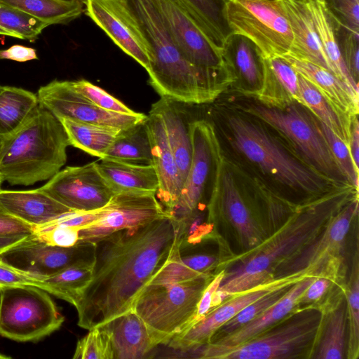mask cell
<instances>
[{"label": "cell", "mask_w": 359, "mask_h": 359, "mask_svg": "<svg viewBox=\"0 0 359 359\" xmlns=\"http://www.w3.org/2000/svg\"><path fill=\"white\" fill-rule=\"evenodd\" d=\"M171 216L123 229L95 242L92 278L75 306L77 325L90 330L133 308L175 243Z\"/></svg>", "instance_id": "1"}, {"label": "cell", "mask_w": 359, "mask_h": 359, "mask_svg": "<svg viewBox=\"0 0 359 359\" xmlns=\"http://www.w3.org/2000/svg\"><path fill=\"white\" fill-rule=\"evenodd\" d=\"M355 190L346 184L297 208L262 243L237 257L230 269L224 268V275L214 296L212 306L273 280L276 268L311 243L330 219L358 194Z\"/></svg>", "instance_id": "2"}, {"label": "cell", "mask_w": 359, "mask_h": 359, "mask_svg": "<svg viewBox=\"0 0 359 359\" xmlns=\"http://www.w3.org/2000/svg\"><path fill=\"white\" fill-rule=\"evenodd\" d=\"M135 21L149 48V83L161 97L202 104L219 94L221 70L190 63L174 40L154 0H119Z\"/></svg>", "instance_id": "3"}, {"label": "cell", "mask_w": 359, "mask_h": 359, "mask_svg": "<svg viewBox=\"0 0 359 359\" xmlns=\"http://www.w3.org/2000/svg\"><path fill=\"white\" fill-rule=\"evenodd\" d=\"M69 145L60 121L39 103L17 129L0 137V175L11 185L48 180L65 165Z\"/></svg>", "instance_id": "4"}, {"label": "cell", "mask_w": 359, "mask_h": 359, "mask_svg": "<svg viewBox=\"0 0 359 359\" xmlns=\"http://www.w3.org/2000/svg\"><path fill=\"white\" fill-rule=\"evenodd\" d=\"M299 309L241 344L223 347L207 343L187 353L203 359L310 358L324 312L313 305Z\"/></svg>", "instance_id": "5"}, {"label": "cell", "mask_w": 359, "mask_h": 359, "mask_svg": "<svg viewBox=\"0 0 359 359\" xmlns=\"http://www.w3.org/2000/svg\"><path fill=\"white\" fill-rule=\"evenodd\" d=\"M228 126L236 150L280 183L313 195L329 190L332 181L289 154L259 126L234 116Z\"/></svg>", "instance_id": "6"}, {"label": "cell", "mask_w": 359, "mask_h": 359, "mask_svg": "<svg viewBox=\"0 0 359 359\" xmlns=\"http://www.w3.org/2000/svg\"><path fill=\"white\" fill-rule=\"evenodd\" d=\"M213 276L145 287L132 310L145 323L157 346L166 345L191 325L203 291Z\"/></svg>", "instance_id": "7"}, {"label": "cell", "mask_w": 359, "mask_h": 359, "mask_svg": "<svg viewBox=\"0 0 359 359\" xmlns=\"http://www.w3.org/2000/svg\"><path fill=\"white\" fill-rule=\"evenodd\" d=\"M215 189L208 205V222L213 234L224 237L228 232L241 252L248 253L262 243L273 231L267 221L252 210L242 196L233 175L219 161Z\"/></svg>", "instance_id": "8"}, {"label": "cell", "mask_w": 359, "mask_h": 359, "mask_svg": "<svg viewBox=\"0 0 359 359\" xmlns=\"http://www.w3.org/2000/svg\"><path fill=\"white\" fill-rule=\"evenodd\" d=\"M65 317L46 291L34 285L0 287V335L35 342L57 330Z\"/></svg>", "instance_id": "9"}, {"label": "cell", "mask_w": 359, "mask_h": 359, "mask_svg": "<svg viewBox=\"0 0 359 359\" xmlns=\"http://www.w3.org/2000/svg\"><path fill=\"white\" fill-rule=\"evenodd\" d=\"M244 110L292 141L316 171L333 182H347L318 122L294 103L284 108L255 104Z\"/></svg>", "instance_id": "10"}, {"label": "cell", "mask_w": 359, "mask_h": 359, "mask_svg": "<svg viewBox=\"0 0 359 359\" xmlns=\"http://www.w3.org/2000/svg\"><path fill=\"white\" fill-rule=\"evenodd\" d=\"M228 24L252 41L263 58L289 53L292 35L282 0H228Z\"/></svg>", "instance_id": "11"}, {"label": "cell", "mask_w": 359, "mask_h": 359, "mask_svg": "<svg viewBox=\"0 0 359 359\" xmlns=\"http://www.w3.org/2000/svg\"><path fill=\"white\" fill-rule=\"evenodd\" d=\"M358 213L356 194L326 224L323 231L297 255L280 264L273 279L290 276L330 275L331 264H338L348 233Z\"/></svg>", "instance_id": "12"}, {"label": "cell", "mask_w": 359, "mask_h": 359, "mask_svg": "<svg viewBox=\"0 0 359 359\" xmlns=\"http://www.w3.org/2000/svg\"><path fill=\"white\" fill-rule=\"evenodd\" d=\"M95 243L79 241L71 247L48 245L34 233L0 255V260L20 270L46 277L76 265L93 266Z\"/></svg>", "instance_id": "13"}, {"label": "cell", "mask_w": 359, "mask_h": 359, "mask_svg": "<svg viewBox=\"0 0 359 359\" xmlns=\"http://www.w3.org/2000/svg\"><path fill=\"white\" fill-rule=\"evenodd\" d=\"M168 216L170 215L165 212L155 192L116 193L99 210L97 219L79 230V241L95 243L116 231L144 225Z\"/></svg>", "instance_id": "14"}, {"label": "cell", "mask_w": 359, "mask_h": 359, "mask_svg": "<svg viewBox=\"0 0 359 359\" xmlns=\"http://www.w3.org/2000/svg\"><path fill=\"white\" fill-rule=\"evenodd\" d=\"M36 95L39 104L57 118L66 117L126 130L147 118V115L139 112L124 114L103 109L79 92L71 81L53 80L40 87Z\"/></svg>", "instance_id": "15"}, {"label": "cell", "mask_w": 359, "mask_h": 359, "mask_svg": "<svg viewBox=\"0 0 359 359\" xmlns=\"http://www.w3.org/2000/svg\"><path fill=\"white\" fill-rule=\"evenodd\" d=\"M39 189L73 211L99 210L116 194L95 162L67 166Z\"/></svg>", "instance_id": "16"}, {"label": "cell", "mask_w": 359, "mask_h": 359, "mask_svg": "<svg viewBox=\"0 0 359 359\" xmlns=\"http://www.w3.org/2000/svg\"><path fill=\"white\" fill-rule=\"evenodd\" d=\"M304 276H290L273 280L252 290L230 297L213 307L184 331L173 337L166 345L175 351L186 353L197 346L208 343L218 328L232 319L246 306L272 290L285 283L297 281Z\"/></svg>", "instance_id": "17"}, {"label": "cell", "mask_w": 359, "mask_h": 359, "mask_svg": "<svg viewBox=\"0 0 359 359\" xmlns=\"http://www.w3.org/2000/svg\"><path fill=\"white\" fill-rule=\"evenodd\" d=\"M178 48L194 66L225 69L221 50L203 33L179 0H154Z\"/></svg>", "instance_id": "18"}, {"label": "cell", "mask_w": 359, "mask_h": 359, "mask_svg": "<svg viewBox=\"0 0 359 359\" xmlns=\"http://www.w3.org/2000/svg\"><path fill=\"white\" fill-rule=\"evenodd\" d=\"M192 143V158L189 173L178 202L171 217L180 219L202 206L205 187L213 161L218 154L213 129L205 121L189 123Z\"/></svg>", "instance_id": "19"}, {"label": "cell", "mask_w": 359, "mask_h": 359, "mask_svg": "<svg viewBox=\"0 0 359 359\" xmlns=\"http://www.w3.org/2000/svg\"><path fill=\"white\" fill-rule=\"evenodd\" d=\"M86 14L125 53L147 72L149 48L135 21L119 0H83Z\"/></svg>", "instance_id": "20"}, {"label": "cell", "mask_w": 359, "mask_h": 359, "mask_svg": "<svg viewBox=\"0 0 359 359\" xmlns=\"http://www.w3.org/2000/svg\"><path fill=\"white\" fill-rule=\"evenodd\" d=\"M150 140L153 165L158 187L156 197L165 212L171 216L182 189V182L173 156L161 116L151 108L145 121Z\"/></svg>", "instance_id": "21"}, {"label": "cell", "mask_w": 359, "mask_h": 359, "mask_svg": "<svg viewBox=\"0 0 359 359\" xmlns=\"http://www.w3.org/2000/svg\"><path fill=\"white\" fill-rule=\"evenodd\" d=\"M98 327L108 338L113 359L143 358L157 346L145 323L132 309Z\"/></svg>", "instance_id": "22"}, {"label": "cell", "mask_w": 359, "mask_h": 359, "mask_svg": "<svg viewBox=\"0 0 359 359\" xmlns=\"http://www.w3.org/2000/svg\"><path fill=\"white\" fill-rule=\"evenodd\" d=\"M285 58L296 72L313 84L333 109L349 121L358 114V94L330 71L289 54Z\"/></svg>", "instance_id": "23"}, {"label": "cell", "mask_w": 359, "mask_h": 359, "mask_svg": "<svg viewBox=\"0 0 359 359\" xmlns=\"http://www.w3.org/2000/svg\"><path fill=\"white\" fill-rule=\"evenodd\" d=\"M0 208L33 227L73 211L39 188L25 191L0 189Z\"/></svg>", "instance_id": "24"}, {"label": "cell", "mask_w": 359, "mask_h": 359, "mask_svg": "<svg viewBox=\"0 0 359 359\" xmlns=\"http://www.w3.org/2000/svg\"><path fill=\"white\" fill-rule=\"evenodd\" d=\"M282 1L292 35L291 48L287 54L331 72L329 62L318 37L311 15L304 0H282Z\"/></svg>", "instance_id": "25"}, {"label": "cell", "mask_w": 359, "mask_h": 359, "mask_svg": "<svg viewBox=\"0 0 359 359\" xmlns=\"http://www.w3.org/2000/svg\"><path fill=\"white\" fill-rule=\"evenodd\" d=\"M316 276L306 275L295 282L287 292L276 304L235 332L209 344L219 346H233L257 336L279 322L294 311L308 286ZM207 344V343H206Z\"/></svg>", "instance_id": "26"}, {"label": "cell", "mask_w": 359, "mask_h": 359, "mask_svg": "<svg viewBox=\"0 0 359 359\" xmlns=\"http://www.w3.org/2000/svg\"><path fill=\"white\" fill-rule=\"evenodd\" d=\"M262 104L278 108L299 103L298 74L283 57L263 58V77L252 91Z\"/></svg>", "instance_id": "27"}, {"label": "cell", "mask_w": 359, "mask_h": 359, "mask_svg": "<svg viewBox=\"0 0 359 359\" xmlns=\"http://www.w3.org/2000/svg\"><path fill=\"white\" fill-rule=\"evenodd\" d=\"M221 54L233 81L243 83L255 90L260 88L263 77V57L252 41L242 34L233 32L226 39Z\"/></svg>", "instance_id": "28"}, {"label": "cell", "mask_w": 359, "mask_h": 359, "mask_svg": "<svg viewBox=\"0 0 359 359\" xmlns=\"http://www.w3.org/2000/svg\"><path fill=\"white\" fill-rule=\"evenodd\" d=\"M177 102L161 97L154 103L151 109L161 116L169 144L175 158L180 179L184 185L189 173L192 158V143L185 112Z\"/></svg>", "instance_id": "29"}, {"label": "cell", "mask_w": 359, "mask_h": 359, "mask_svg": "<svg viewBox=\"0 0 359 359\" xmlns=\"http://www.w3.org/2000/svg\"><path fill=\"white\" fill-rule=\"evenodd\" d=\"M312 17L322 48L331 72L358 94V83L350 74L339 52L337 43V20L327 8L324 0H304Z\"/></svg>", "instance_id": "30"}, {"label": "cell", "mask_w": 359, "mask_h": 359, "mask_svg": "<svg viewBox=\"0 0 359 359\" xmlns=\"http://www.w3.org/2000/svg\"><path fill=\"white\" fill-rule=\"evenodd\" d=\"M348 320L345 295L326 314L311 359H347Z\"/></svg>", "instance_id": "31"}, {"label": "cell", "mask_w": 359, "mask_h": 359, "mask_svg": "<svg viewBox=\"0 0 359 359\" xmlns=\"http://www.w3.org/2000/svg\"><path fill=\"white\" fill-rule=\"evenodd\" d=\"M95 163L115 193L157 191L158 181L153 165H136L107 158H100Z\"/></svg>", "instance_id": "32"}, {"label": "cell", "mask_w": 359, "mask_h": 359, "mask_svg": "<svg viewBox=\"0 0 359 359\" xmlns=\"http://www.w3.org/2000/svg\"><path fill=\"white\" fill-rule=\"evenodd\" d=\"M175 246V245H174ZM219 257L205 252H180L173 248L165 265L153 276L148 285L175 283L212 275Z\"/></svg>", "instance_id": "33"}, {"label": "cell", "mask_w": 359, "mask_h": 359, "mask_svg": "<svg viewBox=\"0 0 359 359\" xmlns=\"http://www.w3.org/2000/svg\"><path fill=\"white\" fill-rule=\"evenodd\" d=\"M210 41L221 50L227 37L233 33L226 16L228 0H179Z\"/></svg>", "instance_id": "34"}, {"label": "cell", "mask_w": 359, "mask_h": 359, "mask_svg": "<svg viewBox=\"0 0 359 359\" xmlns=\"http://www.w3.org/2000/svg\"><path fill=\"white\" fill-rule=\"evenodd\" d=\"M57 119L65 130L70 145L99 158L105 156L120 132L123 130L66 117Z\"/></svg>", "instance_id": "35"}, {"label": "cell", "mask_w": 359, "mask_h": 359, "mask_svg": "<svg viewBox=\"0 0 359 359\" xmlns=\"http://www.w3.org/2000/svg\"><path fill=\"white\" fill-rule=\"evenodd\" d=\"M103 158L136 165H153L145 121L121 130Z\"/></svg>", "instance_id": "36"}, {"label": "cell", "mask_w": 359, "mask_h": 359, "mask_svg": "<svg viewBox=\"0 0 359 359\" xmlns=\"http://www.w3.org/2000/svg\"><path fill=\"white\" fill-rule=\"evenodd\" d=\"M299 104L309 109L337 137L349 144L351 122L341 116L328 103L318 89L298 74Z\"/></svg>", "instance_id": "37"}, {"label": "cell", "mask_w": 359, "mask_h": 359, "mask_svg": "<svg viewBox=\"0 0 359 359\" xmlns=\"http://www.w3.org/2000/svg\"><path fill=\"white\" fill-rule=\"evenodd\" d=\"M48 25L66 24L83 12L81 0H0Z\"/></svg>", "instance_id": "38"}, {"label": "cell", "mask_w": 359, "mask_h": 359, "mask_svg": "<svg viewBox=\"0 0 359 359\" xmlns=\"http://www.w3.org/2000/svg\"><path fill=\"white\" fill-rule=\"evenodd\" d=\"M39 105L36 94L14 86L0 89V137L17 129Z\"/></svg>", "instance_id": "39"}, {"label": "cell", "mask_w": 359, "mask_h": 359, "mask_svg": "<svg viewBox=\"0 0 359 359\" xmlns=\"http://www.w3.org/2000/svg\"><path fill=\"white\" fill-rule=\"evenodd\" d=\"M93 266L76 265L66 268L43 277L37 287L75 307L90 282Z\"/></svg>", "instance_id": "40"}, {"label": "cell", "mask_w": 359, "mask_h": 359, "mask_svg": "<svg viewBox=\"0 0 359 359\" xmlns=\"http://www.w3.org/2000/svg\"><path fill=\"white\" fill-rule=\"evenodd\" d=\"M344 295L347 304L348 320L347 358L357 359L359 355V252L358 239Z\"/></svg>", "instance_id": "41"}, {"label": "cell", "mask_w": 359, "mask_h": 359, "mask_svg": "<svg viewBox=\"0 0 359 359\" xmlns=\"http://www.w3.org/2000/svg\"><path fill=\"white\" fill-rule=\"evenodd\" d=\"M48 24L0 2V34L34 41Z\"/></svg>", "instance_id": "42"}, {"label": "cell", "mask_w": 359, "mask_h": 359, "mask_svg": "<svg viewBox=\"0 0 359 359\" xmlns=\"http://www.w3.org/2000/svg\"><path fill=\"white\" fill-rule=\"evenodd\" d=\"M295 282L282 285L246 306L232 319L218 328L211 336L208 342L214 341L235 332L257 318L279 301Z\"/></svg>", "instance_id": "43"}, {"label": "cell", "mask_w": 359, "mask_h": 359, "mask_svg": "<svg viewBox=\"0 0 359 359\" xmlns=\"http://www.w3.org/2000/svg\"><path fill=\"white\" fill-rule=\"evenodd\" d=\"M318 123L347 183L358 190L359 170L354 165L348 144L337 137L324 123L320 121H318Z\"/></svg>", "instance_id": "44"}, {"label": "cell", "mask_w": 359, "mask_h": 359, "mask_svg": "<svg viewBox=\"0 0 359 359\" xmlns=\"http://www.w3.org/2000/svg\"><path fill=\"white\" fill-rule=\"evenodd\" d=\"M336 33L341 57L350 74L358 83L359 31L344 26L337 20Z\"/></svg>", "instance_id": "45"}, {"label": "cell", "mask_w": 359, "mask_h": 359, "mask_svg": "<svg viewBox=\"0 0 359 359\" xmlns=\"http://www.w3.org/2000/svg\"><path fill=\"white\" fill-rule=\"evenodd\" d=\"M80 339L76 344L74 359H113L108 338L96 327Z\"/></svg>", "instance_id": "46"}, {"label": "cell", "mask_w": 359, "mask_h": 359, "mask_svg": "<svg viewBox=\"0 0 359 359\" xmlns=\"http://www.w3.org/2000/svg\"><path fill=\"white\" fill-rule=\"evenodd\" d=\"M71 81L79 92L103 109L124 114H133L136 112L100 87L86 79Z\"/></svg>", "instance_id": "47"}, {"label": "cell", "mask_w": 359, "mask_h": 359, "mask_svg": "<svg viewBox=\"0 0 359 359\" xmlns=\"http://www.w3.org/2000/svg\"><path fill=\"white\" fill-rule=\"evenodd\" d=\"M79 229L47 223L34 227V234L44 243L60 247H71L79 241Z\"/></svg>", "instance_id": "48"}, {"label": "cell", "mask_w": 359, "mask_h": 359, "mask_svg": "<svg viewBox=\"0 0 359 359\" xmlns=\"http://www.w3.org/2000/svg\"><path fill=\"white\" fill-rule=\"evenodd\" d=\"M333 17L341 25L359 31V0H324Z\"/></svg>", "instance_id": "49"}, {"label": "cell", "mask_w": 359, "mask_h": 359, "mask_svg": "<svg viewBox=\"0 0 359 359\" xmlns=\"http://www.w3.org/2000/svg\"><path fill=\"white\" fill-rule=\"evenodd\" d=\"M43 277L20 270L0 260V287L38 286Z\"/></svg>", "instance_id": "50"}, {"label": "cell", "mask_w": 359, "mask_h": 359, "mask_svg": "<svg viewBox=\"0 0 359 359\" xmlns=\"http://www.w3.org/2000/svg\"><path fill=\"white\" fill-rule=\"evenodd\" d=\"M332 280L329 276H316L312 283L308 286L298 302L301 308L313 306L319 301L330 287Z\"/></svg>", "instance_id": "51"}, {"label": "cell", "mask_w": 359, "mask_h": 359, "mask_svg": "<svg viewBox=\"0 0 359 359\" xmlns=\"http://www.w3.org/2000/svg\"><path fill=\"white\" fill-rule=\"evenodd\" d=\"M224 275V269H222V270L214 275L210 283L208 284L199 301L196 314L190 325L203 317L212 309L213 298L219 287Z\"/></svg>", "instance_id": "52"}, {"label": "cell", "mask_w": 359, "mask_h": 359, "mask_svg": "<svg viewBox=\"0 0 359 359\" xmlns=\"http://www.w3.org/2000/svg\"><path fill=\"white\" fill-rule=\"evenodd\" d=\"M33 233L32 226L8 214L0 212V236H27Z\"/></svg>", "instance_id": "53"}, {"label": "cell", "mask_w": 359, "mask_h": 359, "mask_svg": "<svg viewBox=\"0 0 359 359\" xmlns=\"http://www.w3.org/2000/svg\"><path fill=\"white\" fill-rule=\"evenodd\" d=\"M34 48L22 45H13L5 50H0V60H11L17 62H27L37 60Z\"/></svg>", "instance_id": "54"}, {"label": "cell", "mask_w": 359, "mask_h": 359, "mask_svg": "<svg viewBox=\"0 0 359 359\" xmlns=\"http://www.w3.org/2000/svg\"><path fill=\"white\" fill-rule=\"evenodd\" d=\"M348 147L354 165L359 170V123L358 116L355 117L351 122Z\"/></svg>", "instance_id": "55"}, {"label": "cell", "mask_w": 359, "mask_h": 359, "mask_svg": "<svg viewBox=\"0 0 359 359\" xmlns=\"http://www.w3.org/2000/svg\"><path fill=\"white\" fill-rule=\"evenodd\" d=\"M26 237L25 236H0V255Z\"/></svg>", "instance_id": "56"}, {"label": "cell", "mask_w": 359, "mask_h": 359, "mask_svg": "<svg viewBox=\"0 0 359 359\" xmlns=\"http://www.w3.org/2000/svg\"><path fill=\"white\" fill-rule=\"evenodd\" d=\"M7 358H10V357L0 353V359H7Z\"/></svg>", "instance_id": "57"}, {"label": "cell", "mask_w": 359, "mask_h": 359, "mask_svg": "<svg viewBox=\"0 0 359 359\" xmlns=\"http://www.w3.org/2000/svg\"><path fill=\"white\" fill-rule=\"evenodd\" d=\"M3 182H4V181H3V180H2V178H1V175H0V189H1V185H2Z\"/></svg>", "instance_id": "58"}, {"label": "cell", "mask_w": 359, "mask_h": 359, "mask_svg": "<svg viewBox=\"0 0 359 359\" xmlns=\"http://www.w3.org/2000/svg\"><path fill=\"white\" fill-rule=\"evenodd\" d=\"M0 212H4L1 210V208H0ZM4 213H5V212H4Z\"/></svg>", "instance_id": "59"}, {"label": "cell", "mask_w": 359, "mask_h": 359, "mask_svg": "<svg viewBox=\"0 0 359 359\" xmlns=\"http://www.w3.org/2000/svg\"><path fill=\"white\" fill-rule=\"evenodd\" d=\"M2 86L0 85V89L1 88Z\"/></svg>", "instance_id": "60"}]
</instances>
